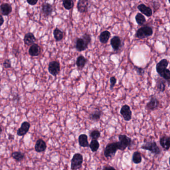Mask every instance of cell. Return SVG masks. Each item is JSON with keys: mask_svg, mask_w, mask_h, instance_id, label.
<instances>
[{"mask_svg": "<svg viewBox=\"0 0 170 170\" xmlns=\"http://www.w3.org/2000/svg\"><path fill=\"white\" fill-rule=\"evenodd\" d=\"M53 36L57 42H60L63 38V33L58 28H56L53 31Z\"/></svg>", "mask_w": 170, "mask_h": 170, "instance_id": "484cf974", "label": "cell"}, {"mask_svg": "<svg viewBox=\"0 0 170 170\" xmlns=\"http://www.w3.org/2000/svg\"><path fill=\"white\" fill-rule=\"evenodd\" d=\"M31 127V124L28 122L25 121L21 124V127L17 130V135L20 136H23L25 135L28 132V130Z\"/></svg>", "mask_w": 170, "mask_h": 170, "instance_id": "9a60e30c", "label": "cell"}, {"mask_svg": "<svg viewBox=\"0 0 170 170\" xmlns=\"http://www.w3.org/2000/svg\"><path fill=\"white\" fill-rule=\"evenodd\" d=\"M102 115V111L99 109H96L90 115V119L94 121H98L100 120Z\"/></svg>", "mask_w": 170, "mask_h": 170, "instance_id": "cb8c5ba5", "label": "cell"}, {"mask_svg": "<svg viewBox=\"0 0 170 170\" xmlns=\"http://www.w3.org/2000/svg\"><path fill=\"white\" fill-rule=\"evenodd\" d=\"M41 10L44 16L46 17L50 16L52 14L53 12V7L49 3H44L42 5Z\"/></svg>", "mask_w": 170, "mask_h": 170, "instance_id": "ac0fdd59", "label": "cell"}, {"mask_svg": "<svg viewBox=\"0 0 170 170\" xmlns=\"http://www.w3.org/2000/svg\"><path fill=\"white\" fill-rule=\"evenodd\" d=\"M109 169H113V170H115V168L113 167H111V166L104 167L102 168V170H109Z\"/></svg>", "mask_w": 170, "mask_h": 170, "instance_id": "f35d334b", "label": "cell"}, {"mask_svg": "<svg viewBox=\"0 0 170 170\" xmlns=\"http://www.w3.org/2000/svg\"><path fill=\"white\" fill-rule=\"evenodd\" d=\"M2 132V128L1 126H0V134H1Z\"/></svg>", "mask_w": 170, "mask_h": 170, "instance_id": "60d3db41", "label": "cell"}, {"mask_svg": "<svg viewBox=\"0 0 170 170\" xmlns=\"http://www.w3.org/2000/svg\"><path fill=\"white\" fill-rule=\"evenodd\" d=\"M132 162L135 164L141 163L142 160L141 153H140L139 152H135L132 156Z\"/></svg>", "mask_w": 170, "mask_h": 170, "instance_id": "4316f807", "label": "cell"}, {"mask_svg": "<svg viewBox=\"0 0 170 170\" xmlns=\"http://www.w3.org/2000/svg\"><path fill=\"white\" fill-rule=\"evenodd\" d=\"M110 44L114 51H118L122 46L121 39L118 36H114L110 40Z\"/></svg>", "mask_w": 170, "mask_h": 170, "instance_id": "4fadbf2b", "label": "cell"}, {"mask_svg": "<svg viewBox=\"0 0 170 170\" xmlns=\"http://www.w3.org/2000/svg\"><path fill=\"white\" fill-rule=\"evenodd\" d=\"M49 73L53 75L56 76L60 71V65L59 62L57 61H52L49 62L48 67Z\"/></svg>", "mask_w": 170, "mask_h": 170, "instance_id": "52a82bcc", "label": "cell"}, {"mask_svg": "<svg viewBox=\"0 0 170 170\" xmlns=\"http://www.w3.org/2000/svg\"><path fill=\"white\" fill-rule=\"evenodd\" d=\"M24 43L27 46H31L36 41V38L31 32L26 34L24 39Z\"/></svg>", "mask_w": 170, "mask_h": 170, "instance_id": "ffe728a7", "label": "cell"}, {"mask_svg": "<svg viewBox=\"0 0 170 170\" xmlns=\"http://www.w3.org/2000/svg\"><path fill=\"white\" fill-rule=\"evenodd\" d=\"M91 36L90 34L85 33L81 38H78L75 42V48L77 51H83L88 48L91 42Z\"/></svg>", "mask_w": 170, "mask_h": 170, "instance_id": "6da1fadb", "label": "cell"}, {"mask_svg": "<svg viewBox=\"0 0 170 170\" xmlns=\"http://www.w3.org/2000/svg\"><path fill=\"white\" fill-rule=\"evenodd\" d=\"M118 150L119 146L117 142L108 144L104 151V155L106 158H112L115 156Z\"/></svg>", "mask_w": 170, "mask_h": 170, "instance_id": "5b68a950", "label": "cell"}, {"mask_svg": "<svg viewBox=\"0 0 170 170\" xmlns=\"http://www.w3.org/2000/svg\"><path fill=\"white\" fill-rule=\"evenodd\" d=\"M79 144L82 147H89V144L88 142V136L86 134H81L79 137Z\"/></svg>", "mask_w": 170, "mask_h": 170, "instance_id": "d4e9b609", "label": "cell"}, {"mask_svg": "<svg viewBox=\"0 0 170 170\" xmlns=\"http://www.w3.org/2000/svg\"><path fill=\"white\" fill-rule=\"evenodd\" d=\"M160 106L159 100L155 96H151L149 102L147 103L146 108L149 111H153L156 110Z\"/></svg>", "mask_w": 170, "mask_h": 170, "instance_id": "ba28073f", "label": "cell"}, {"mask_svg": "<svg viewBox=\"0 0 170 170\" xmlns=\"http://www.w3.org/2000/svg\"><path fill=\"white\" fill-rule=\"evenodd\" d=\"M83 162V156L80 153L75 154L71 160V169L73 170L80 169L82 166Z\"/></svg>", "mask_w": 170, "mask_h": 170, "instance_id": "8992f818", "label": "cell"}, {"mask_svg": "<svg viewBox=\"0 0 170 170\" xmlns=\"http://www.w3.org/2000/svg\"><path fill=\"white\" fill-rule=\"evenodd\" d=\"M169 165H170V158H169Z\"/></svg>", "mask_w": 170, "mask_h": 170, "instance_id": "b9f144b4", "label": "cell"}, {"mask_svg": "<svg viewBox=\"0 0 170 170\" xmlns=\"http://www.w3.org/2000/svg\"><path fill=\"white\" fill-rule=\"evenodd\" d=\"M160 77L163 78L166 81H170V70L169 69L167 68L165 70L162 72L160 74Z\"/></svg>", "mask_w": 170, "mask_h": 170, "instance_id": "d6a6232c", "label": "cell"}, {"mask_svg": "<svg viewBox=\"0 0 170 170\" xmlns=\"http://www.w3.org/2000/svg\"><path fill=\"white\" fill-rule=\"evenodd\" d=\"M120 114L122 115L124 120L126 121H129L132 119V111L130 107L128 105H124L121 107Z\"/></svg>", "mask_w": 170, "mask_h": 170, "instance_id": "9c48e42d", "label": "cell"}, {"mask_svg": "<svg viewBox=\"0 0 170 170\" xmlns=\"http://www.w3.org/2000/svg\"><path fill=\"white\" fill-rule=\"evenodd\" d=\"M137 9L140 12L142 13L143 14L145 15L148 17H151L153 13V12L151 9L150 7L146 6L143 4H141L137 6Z\"/></svg>", "mask_w": 170, "mask_h": 170, "instance_id": "2e32d148", "label": "cell"}, {"mask_svg": "<svg viewBox=\"0 0 170 170\" xmlns=\"http://www.w3.org/2000/svg\"><path fill=\"white\" fill-rule=\"evenodd\" d=\"M141 149L148 150L155 155H159L161 153V150L154 141H148L144 142L141 147Z\"/></svg>", "mask_w": 170, "mask_h": 170, "instance_id": "7a4b0ae2", "label": "cell"}, {"mask_svg": "<svg viewBox=\"0 0 170 170\" xmlns=\"http://www.w3.org/2000/svg\"><path fill=\"white\" fill-rule=\"evenodd\" d=\"M135 68L136 71H137L139 75H141L142 74H143L144 70H143V68L136 67V66H135Z\"/></svg>", "mask_w": 170, "mask_h": 170, "instance_id": "8d00e7d4", "label": "cell"}, {"mask_svg": "<svg viewBox=\"0 0 170 170\" xmlns=\"http://www.w3.org/2000/svg\"><path fill=\"white\" fill-rule=\"evenodd\" d=\"M63 6L65 9L70 10L73 8L74 2L73 0H62Z\"/></svg>", "mask_w": 170, "mask_h": 170, "instance_id": "4dcf8cb0", "label": "cell"}, {"mask_svg": "<svg viewBox=\"0 0 170 170\" xmlns=\"http://www.w3.org/2000/svg\"><path fill=\"white\" fill-rule=\"evenodd\" d=\"M110 36H111V34L109 31H103L102 32H101V34H100V36H99L100 42L102 43L105 44L109 40Z\"/></svg>", "mask_w": 170, "mask_h": 170, "instance_id": "7402d4cb", "label": "cell"}, {"mask_svg": "<svg viewBox=\"0 0 170 170\" xmlns=\"http://www.w3.org/2000/svg\"><path fill=\"white\" fill-rule=\"evenodd\" d=\"M90 136L92 139L98 140L101 137V133L98 130H92L90 133Z\"/></svg>", "mask_w": 170, "mask_h": 170, "instance_id": "1f68e13d", "label": "cell"}, {"mask_svg": "<svg viewBox=\"0 0 170 170\" xmlns=\"http://www.w3.org/2000/svg\"><path fill=\"white\" fill-rule=\"evenodd\" d=\"M156 89L160 93H163L165 91L166 87V81L161 77H158L155 79Z\"/></svg>", "mask_w": 170, "mask_h": 170, "instance_id": "7c38bea8", "label": "cell"}, {"mask_svg": "<svg viewBox=\"0 0 170 170\" xmlns=\"http://www.w3.org/2000/svg\"><path fill=\"white\" fill-rule=\"evenodd\" d=\"M116 81L117 79L116 78V77H112L110 78V89L113 90V87L116 85Z\"/></svg>", "mask_w": 170, "mask_h": 170, "instance_id": "836d02e7", "label": "cell"}, {"mask_svg": "<svg viewBox=\"0 0 170 170\" xmlns=\"http://www.w3.org/2000/svg\"><path fill=\"white\" fill-rule=\"evenodd\" d=\"M89 0H78L77 8L79 12L85 13L88 11Z\"/></svg>", "mask_w": 170, "mask_h": 170, "instance_id": "30bf717a", "label": "cell"}, {"mask_svg": "<svg viewBox=\"0 0 170 170\" xmlns=\"http://www.w3.org/2000/svg\"><path fill=\"white\" fill-rule=\"evenodd\" d=\"M46 144L42 139H39L36 141L35 145V149L36 152L40 153L45 151L46 149Z\"/></svg>", "mask_w": 170, "mask_h": 170, "instance_id": "e0dca14e", "label": "cell"}, {"mask_svg": "<svg viewBox=\"0 0 170 170\" xmlns=\"http://www.w3.org/2000/svg\"><path fill=\"white\" fill-rule=\"evenodd\" d=\"M3 66L5 68H9L12 67L11 66V61L9 59H6L5 60L4 63H3Z\"/></svg>", "mask_w": 170, "mask_h": 170, "instance_id": "e575fe53", "label": "cell"}, {"mask_svg": "<svg viewBox=\"0 0 170 170\" xmlns=\"http://www.w3.org/2000/svg\"><path fill=\"white\" fill-rule=\"evenodd\" d=\"M89 147L93 152H96L99 149L100 144L97 140L92 139L89 144Z\"/></svg>", "mask_w": 170, "mask_h": 170, "instance_id": "83f0119b", "label": "cell"}, {"mask_svg": "<svg viewBox=\"0 0 170 170\" xmlns=\"http://www.w3.org/2000/svg\"><path fill=\"white\" fill-rule=\"evenodd\" d=\"M88 62V59L85 58L83 55H81L77 58L76 64L77 67L80 70H82L85 67V65Z\"/></svg>", "mask_w": 170, "mask_h": 170, "instance_id": "603a6c76", "label": "cell"}, {"mask_svg": "<svg viewBox=\"0 0 170 170\" xmlns=\"http://www.w3.org/2000/svg\"><path fill=\"white\" fill-rule=\"evenodd\" d=\"M12 9L10 5L8 3H4L0 6V11L4 16H8L12 12Z\"/></svg>", "mask_w": 170, "mask_h": 170, "instance_id": "44dd1931", "label": "cell"}, {"mask_svg": "<svg viewBox=\"0 0 170 170\" xmlns=\"http://www.w3.org/2000/svg\"><path fill=\"white\" fill-rule=\"evenodd\" d=\"M118 139L119 141L117 142V143L119 146V150L124 151L127 148L130 147L131 146L132 143L131 138H130L126 135L120 134L118 136Z\"/></svg>", "mask_w": 170, "mask_h": 170, "instance_id": "277c9868", "label": "cell"}, {"mask_svg": "<svg viewBox=\"0 0 170 170\" xmlns=\"http://www.w3.org/2000/svg\"><path fill=\"white\" fill-rule=\"evenodd\" d=\"M38 0H27V2L31 5H35L37 4Z\"/></svg>", "mask_w": 170, "mask_h": 170, "instance_id": "74e56055", "label": "cell"}, {"mask_svg": "<svg viewBox=\"0 0 170 170\" xmlns=\"http://www.w3.org/2000/svg\"><path fill=\"white\" fill-rule=\"evenodd\" d=\"M28 52L31 56H39L41 52V48L38 44L34 43L30 47Z\"/></svg>", "mask_w": 170, "mask_h": 170, "instance_id": "d6986e66", "label": "cell"}, {"mask_svg": "<svg viewBox=\"0 0 170 170\" xmlns=\"http://www.w3.org/2000/svg\"><path fill=\"white\" fill-rule=\"evenodd\" d=\"M153 34V30L151 27L145 26L141 27L136 32L135 37L139 39H143L151 36Z\"/></svg>", "mask_w": 170, "mask_h": 170, "instance_id": "3957f363", "label": "cell"}, {"mask_svg": "<svg viewBox=\"0 0 170 170\" xmlns=\"http://www.w3.org/2000/svg\"><path fill=\"white\" fill-rule=\"evenodd\" d=\"M4 22V20L3 17L0 15V27L2 26V25L3 24Z\"/></svg>", "mask_w": 170, "mask_h": 170, "instance_id": "ab89813d", "label": "cell"}, {"mask_svg": "<svg viewBox=\"0 0 170 170\" xmlns=\"http://www.w3.org/2000/svg\"><path fill=\"white\" fill-rule=\"evenodd\" d=\"M11 156L17 162H20L24 159V154L20 152H14L12 154Z\"/></svg>", "mask_w": 170, "mask_h": 170, "instance_id": "f546056e", "label": "cell"}, {"mask_svg": "<svg viewBox=\"0 0 170 170\" xmlns=\"http://www.w3.org/2000/svg\"><path fill=\"white\" fill-rule=\"evenodd\" d=\"M135 20L137 24L140 26L143 25L146 23V20L145 17L142 15V13H138L136 15Z\"/></svg>", "mask_w": 170, "mask_h": 170, "instance_id": "f1b7e54d", "label": "cell"}, {"mask_svg": "<svg viewBox=\"0 0 170 170\" xmlns=\"http://www.w3.org/2000/svg\"><path fill=\"white\" fill-rule=\"evenodd\" d=\"M169 65V62L167 59H163L160 60L156 66V71L159 75H160L162 72L167 68Z\"/></svg>", "mask_w": 170, "mask_h": 170, "instance_id": "8fae6325", "label": "cell"}, {"mask_svg": "<svg viewBox=\"0 0 170 170\" xmlns=\"http://www.w3.org/2000/svg\"><path fill=\"white\" fill-rule=\"evenodd\" d=\"M159 143L164 150L168 151L170 148V137L163 136L160 138Z\"/></svg>", "mask_w": 170, "mask_h": 170, "instance_id": "5bb4252c", "label": "cell"}, {"mask_svg": "<svg viewBox=\"0 0 170 170\" xmlns=\"http://www.w3.org/2000/svg\"><path fill=\"white\" fill-rule=\"evenodd\" d=\"M168 1H169V3L170 4V0H168Z\"/></svg>", "mask_w": 170, "mask_h": 170, "instance_id": "7bdbcfd3", "label": "cell"}, {"mask_svg": "<svg viewBox=\"0 0 170 170\" xmlns=\"http://www.w3.org/2000/svg\"><path fill=\"white\" fill-rule=\"evenodd\" d=\"M153 7L154 9V12H156L158 9H159L160 7V4L158 2H154Z\"/></svg>", "mask_w": 170, "mask_h": 170, "instance_id": "d590c367", "label": "cell"}]
</instances>
